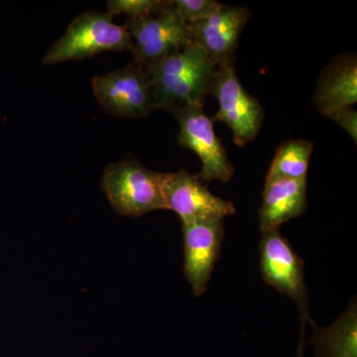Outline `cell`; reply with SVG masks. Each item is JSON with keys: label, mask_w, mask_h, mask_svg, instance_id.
Segmentation results:
<instances>
[{"label": "cell", "mask_w": 357, "mask_h": 357, "mask_svg": "<svg viewBox=\"0 0 357 357\" xmlns=\"http://www.w3.org/2000/svg\"><path fill=\"white\" fill-rule=\"evenodd\" d=\"M218 69L206 51L195 42L167 56L147 70L155 109L172 114L184 107L203 109Z\"/></svg>", "instance_id": "cell-1"}, {"label": "cell", "mask_w": 357, "mask_h": 357, "mask_svg": "<svg viewBox=\"0 0 357 357\" xmlns=\"http://www.w3.org/2000/svg\"><path fill=\"white\" fill-rule=\"evenodd\" d=\"M164 174L154 172L137 160L128 158L105 169L102 189L117 213L138 218L150 211L167 210Z\"/></svg>", "instance_id": "cell-2"}, {"label": "cell", "mask_w": 357, "mask_h": 357, "mask_svg": "<svg viewBox=\"0 0 357 357\" xmlns=\"http://www.w3.org/2000/svg\"><path fill=\"white\" fill-rule=\"evenodd\" d=\"M132 51L126 26L115 24L107 13L88 11L70 22L62 38L45 54L42 63L51 66L83 60L107 51Z\"/></svg>", "instance_id": "cell-3"}, {"label": "cell", "mask_w": 357, "mask_h": 357, "mask_svg": "<svg viewBox=\"0 0 357 357\" xmlns=\"http://www.w3.org/2000/svg\"><path fill=\"white\" fill-rule=\"evenodd\" d=\"M134 62L149 69L174 52L194 42L190 26L180 20L172 1L161 11L126 22Z\"/></svg>", "instance_id": "cell-4"}, {"label": "cell", "mask_w": 357, "mask_h": 357, "mask_svg": "<svg viewBox=\"0 0 357 357\" xmlns=\"http://www.w3.org/2000/svg\"><path fill=\"white\" fill-rule=\"evenodd\" d=\"M91 86L100 107L112 116L142 119L155 109L149 73L137 63L95 77Z\"/></svg>", "instance_id": "cell-5"}, {"label": "cell", "mask_w": 357, "mask_h": 357, "mask_svg": "<svg viewBox=\"0 0 357 357\" xmlns=\"http://www.w3.org/2000/svg\"><path fill=\"white\" fill-rule=\"evenodd\" d=\"M211 93L218 102V112L211 121L225 122L238 146L255 140L261 129L264 109L241 86L234 64L218 67Z\"/></svg>", "instance_id": "cell-6"}, {"label": "cell", "mask_w": 357, "mask_h": 357, "mask_svg": "<svg viewBox=\"0 0 357 357\" xmlns=\"http://www.w3.org/2000/svg\"><path fill=\"white\" fill-rule=\"evenodd\" d=\"M260 266L268 285L285 294L299 307L301 319L311 321L305 283L304 262L279 229L261 231Z\"/></svg>", "instance_id": "cell-7"}, {"label": "cell", "mask_w": 357, "mask_h": 357, "mask_svg": "<svg viewBox=\"0 0 357 357\" xmlns=\"http://www.w3.org/2000/svg\"><path fill=\"white\" fill-rule=\"evenodd\" d=\"M180 131L178 142L198 155L202 171L198 177L203 183L217 180L229 182L234 174L222 140L215 135L213 121L198 107H184L173 112Z\"/></svg>", "instance_id": "cell-8"}, {"label": "cell", "mask_w": 357, "mask_h": 357, "mask_svg": "<svg viewBox=\"0 0 357 357\" xmlns=\"http://www.w3.org/2000/svg\"><path fill=\"white\" fill-rule=\"evenodd\" d=\"M167 210L177 213L182 223L222 220L236 213L234 204L215 196L199 180L185 170L164 174Z\"/></svg>", "instance_id": "cell-9"}, {"label": "cell", "mask_w": 357, "mask_h": 357, "mask_svg": "<svg viewBox=\"0 0 357 357\" xmlns=\"http://www.w3.org/2000/svg\"><path fill=\"white\" fill-rule=\"evenodd\" d=\"M185 276L192 294L206 292L215 262L220 257L223 241V220L184 222Z\"/></svg>", "instance_id": "cell-10"}, {"label": "cell", "mask_w": 357, "mask_h": 357, "mask_svg": "<svg viewBox=\"0 0 357 357\" xmlns=\"http://www.w3.org/2000/svg\"><path fill=\"white\" fill-rule=\"evenodd\" d=\"M250 17L248 7L222 4L217 13L189 25L192 40L218 67L234 64L239 38Z\"/></svg>", "instance_id": "cell-11"}, {"label": "cell", "mask_w": 357, "mask_h": 357, "mask_svg": "<svg viewBox=\"0 0 357 357\" xmlns=\"http://www.w3.org/2000/svg\"><path fill=\"white\" fill-rule=\"evenodd\" d=\"M259 210L261 231L304 215L307 210V178H265Z\"/></svg>", "instance_id": "cell-12"}, {"label": "cell", "mask_w": 357, "mask_h": 357, "mask_svg": "<svg viewBox=\"0 0 357 357\" xmlns=\"http://www.w3.org/2000/svg\"><path fill=\"white\" fill-rule=\"evenodd\" d=\"M319 112L326 114L354 107L357 102V61L356 54H344L333 59L319 77L312 98Z\"/></svg>", "instance_id": "cell-13"}, {"label": "cell", "mask_w": 357, "mask_h": 357, "mask_svg": "<svg viewBox=\"0 0 357 357\" xmlns=\"http://www.w3.org/2000/svg\"><path fill=\"white\" fill-rule=\"evenodd\" d=\"M356 305L349 306L335 325L317 332V357H356Z\"/></svg>", "instance_id": "cell-14"}, {"label": "cell", "mask_w": 357, "mask_h": 357, "mask_svg": "<svg viewBox=\"0 0 357 357\" xmlns=\"http://www.w3.org/2000/svg\"><path fill=\"white\" fill-rule=\"evenodd\" d=\"M312 149L309 140L286 141L277 150L266 178H307Z\"/></svg>", "instance_id": "cell-15"}, {"label": "cell", "mask_w": 357, "mask_h": 357, "mask_svg": "<svg viewBox=\"0 0 357 357\" xmlns=\"http://www.w3.org/2000/svg\"><path fill=\"white\" fill-rule=\"evenodd\" d=\"M107 3V13L114 15H128L129 20L142 17L161 11L166 6L167 1L162 0H109Z\"/></svg>", "instance_id": "cell-16"}, {"label": "cell", "mask_w": 357, "mask_h": 357, "mask_svg": "<svg viewBox=\"0 0 357 357\" xmlns=\"http://www.w3.org/2000/svg\"><path fill=\"white\" fill-rule=\"evenodd\" d=\"M172 3L180 20L188 25L208 17L222 6L215 0H175Z\"/></svg>", "instance_id": "cell-17"}, {"label": "cell", "mask_w": 357, "mask_h": 357, "mask_svg": "<svg viewBox=\"0 0 357 357\" xmlns=\"http://www.w3.org/2000/svg\"><path fill=\"white\" fill-rule=\"evenodd\" d=\"M326 117L332 119L333 122L347 131L352 139H357V112L352 107H342L326 114Z\"/></svg>", "instance_id": "cell-18"}, {"label": "cell", "mask_w": 357, "mask_h": 357, "mask_svg": "<svg viewBox=\"0 0 357 357\" xmlns=\"http://www.w3.org/2000/svg\"><path fill=\"white\" fill-rule=\"evenodd\" d=\"M304 331H305V323L302 321V328H301V335L299 340V345H298L297 357H304Z\"/></svg>", "instance_id": "cell-19"}]
</instances>
